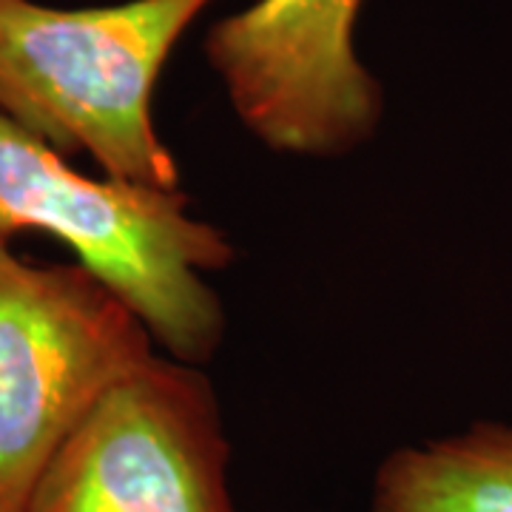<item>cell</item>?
I'll use <instances>...</instances> for the list:
<instances>
[{"mask_svg": "<svg viewBox=\"0 0 512 512\" xmlns=\"http://www.w3.org/2000/svg\"><path fill=\"white\" fill-rule=\"evenodd\" d=\"M20 234L60 239L165 356L202 367L220 350L228 319L208 276L231 268V237L194 217L183 188L83 174L0 114V242Z\"/></svg>", "mask_w": 512, "mask_h": 512, "instance_id": "6da1fadb", "label": "cell"}, {"mask_svg": "<svg viewBox=\"0 0 512 512\" xmlns=\"http://www.w3.org/2000/svg\"><path fill=\"white\" fill-rule=\"evenodd\" d=\"M217 0H117L63 9L0 0V114L114 180L180 188L154 92L188 29Z\"/></svg>", "mask_w": 512, "mask_h": 512, "instance_id": "7a4b0ae2", "label": "cell"}, {"mask_svg": "<svg viewBox=\"0 0 512 512\" xmlns=\"http://www.w3.org/2000/svg\"><path fill=\"white\" fill-rule=\"evenodd\" d=\"M154 353L143 319L89 268L0 242V512H26L63 441Z\"/></svg>", "mask_w": 512, "mask_h": 512, "instance_id": "3957f363", "label": "cell"}, {"mask_svg": "<svg viewBox=\"0 0 512 512\" xmlns=\"http://www.w3.org/2000/svg\"><path fill=\"white\" fill-rule=\"evenodd\" d=\"M228 458L211 379L154 353L63 441L26 512H234Z\"/></svg>", "mask_w": 512, "mask_h": 512, "instance_id": "277c9868", "label": "cell"}, {"mask_svg": "<svg viewBox=\"0 0 512 512\" xmlns=\"http://www.w3.org/2000/svg\"><path fill=\"white\" fill-rule=\"evenodd\" d=\"M365 0H254L208 26L202 55L256 143L339 160L384 120V86L356 49Z\"/></svg>", "mask_w": 512, "mask_h": 512, "instance_id": "5b68a950", "label": "cell"}, {"mask_svg": "<svg viewBox=\"0 0 512 512\" xmlns=\"http://www.w3.org/2000/svg\"><path fill=\"white\" fill-rule=\"evenodd\" d=\"M370 512H512V424L399 447L376 473Z\"/></svg>", "mask_w": 512, "mask_h": 512, "instance_id": "8992f818", "label": "cell"}]
</instances>
